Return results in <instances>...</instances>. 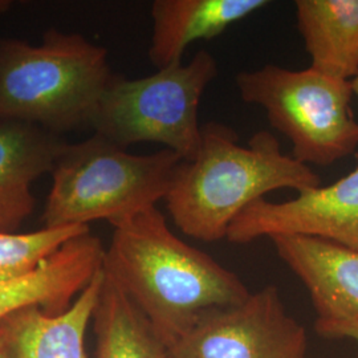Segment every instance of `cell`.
<instances>
[{"mask_svg": "<svg viewBox=\"0 0 358 358\" xmlns=\"http://www.w3.org/2000/svg\"><path fill=\"white\" fill-rule=\"evenodd\" d=\"M112 226L103 271L169 349L205 313L241 304L251 294L235 272L170 230L157 206Z\"/></svg>", "mask_w": 358, "mask_h": 358, "instance_id": "1", "label": "cell"}, {"mask_svg": "<svg viewBox=\"0 0 358 358\" xmlns=\"http://www.w3.org/2000/svg\"><path fill=\"white\" fill-rule=\"evenodd\" d=\"M317 186L319 176L284 153L272 133L260 130L243 146L234 129L207 122L198 153L179 162L164 201L186 236L213 243L227 239L232 222L267 192Z\"/></svg>", "mask_w": 358, "mask_h": 358, "instance_id": "2", "label": "cell"}, {"mask_svg": "<svg viewBox=\"0 0 358 358\" xmlns=\"http://www.w3.org/2000/svg\"><path fill=\"white\" fill-rule=\"evenodd\" d=\"M115 77L108 50L75 32L51 28L38 44L0 38V120L53 134L90 125Z\"/></svg>", "mask_w": 358, "mask_h": 358, "instance_id": "3", "label": "cell"}, {"mask_svg": "<svg viewBox=\"0 0 358 358\" xmlns=\"http://www.w3.org/2000/svg\"><path fill=\"white\" fill-rule=\"evenodd\" d=\"M182 158L161 149L131 154L99 134L65 143L51 171L44 227L110 224L164 201Z\"/></svg>", "mask_w": 358, "mask_h": 358, "instance_id": "4", "label": "cell"}, {"mask_svg": "<svg viewBox=\"0 0 358 358\" xmlns=\"http://www.w3.org/2000/svg\"><path fill=\"white\" fill-rule=\"evenodd\" d=\"M217 76V59L205 50L187 64L158 69L150 76H115L96 106L90 127L108 141L127 149L152 142L182 159H192L202 141L198 109Z\"/></svg>", "mask_w": 358, "mask_h": 358, "instance_id": "5", "label": "cell"}, {"mask_svg": "<svg viewBox=\"0 0 358 358\" xmlns=\"http://www.w3.org/2000/svg\"><path fill=\"white\" fill-rule=\"evenodd\" d=\"M235 83L244 103L262 106L271 127L291 141L296 161L331 166L356 150L352 81L310 66L294 71L267 64L238 73Z\"/></svg>", "mask_w": 358, "mask_h": 358, "instance_id": "6", "label": "cell"}, {"mask_svg": "<svg viewBox=\"0 0 358 358\" xmlns=\"http://www.w3.org/2000/svg\"><path fill=\"white\" fill-rule=\"evenodd\" d=\"M306 328L285 310L273 285L243 303L205 313L170 348L171 358H306Z\"/></svg>", "mask_w": 358, "mask_h": 358, "instance_id": "7", "label": "cell"}, {"mask_svg": "<svg viewBox=\"0 0 358 358\" xmlns=\"http://www.w3.org/2000/svg\"><path fill=\"white\" fill-rule=\"evenodd\" d=\"M276 235L320 238L358 251V165L332 185L297 192L294 199H257L232 222L227 241L245 244Z\"/></svg>", "mask_w": 358, "mask_h": 358, "instance_id": "8", "label": "cell"}, {"mask_svg": "<svg viewBox=\"0 0 358 358\" xmlns=\"http://www.w3.org/2000/svg\"><path fill=\"white\" fill-rule=\"evenodd\" d=\"M269 241L307 288L316 320L358 322V251L301 235H276Z\"/></svg>", "mask_w": 358, "mask_h": 358, "instance_id": "9", "label": "cell"}, {"mask_svg": "<svg viewBox=\"0 0 358 358\" xmlns=\"http://www.w3.org/2000/svg\"><path fill=\"white\" fill-rule=\"evenodd\" d=\"M105 248L90 232L65 243L36 271L0 282V321L28 308L60 315L103 269Z\"/></svg>", "mask_w": 358, "mask_h": 358, "instance_id": "10", "label": "cell"}, {"mask_svg": "<svg viewBox=\"0 0 358 358\" xmlns=\"http://www.w3.org/2000/svg\"><path fill=\"white\" fill-rule=\"evenodd\" d=\"M66 142L36 125L0 120V234L17 232L36 207L32 185L51 173Z\"/></svg>", "mask_w": 358, "mask_h": 358, "instance_id": "11", "label": "cell"}, {"mask_svg": "<svg viewBox=\"0 0 358 358\" xmlns=\"http://www.w3.org/2000/svg\"><path fill=\"white\" fill-rule=\"evenodd\" d=\"M266 0H154L149 59L157 69L182 63L196 40H211L268 6Z\"/></svg>", "mask_w": 358, "mask_h": 358, "instance_id": "12", "label": "cell"}, {"mask_svg": "<svg viewBox=\"0 0 358 358\" xmlns=\"http://www.w3.org/2000/svg\"><path fill=\"white\" fill-rule=\"evenodd\" d=\"M294 7L309 66L336 78H356L358 0H297Z\"/></svg>", "mask_w": 358, "mask_h": 358, "instance_id": "13", "label": "cell"}, {"mask_svg": "<svg viewBox=\"0 0 358 358\" xmlns=\"http://www.w3.org/2000/svg\"><path fill=\"white\" fill-rule=\"evenodd\" d=\"M103 282V267L60 315L28 308L10 316L20 358H87L85 336Z\"/></svg>", "mask_w": 358, "mask_h": 358, "instance_id": "14", "label": "cell"}, {"mask_svg": "<svg viewBox=\"0 0 358 358\" xmlns=\"http://www.w3.org/2000/svg\"><path fill=\"white\" fill-rule=\"evenodd\" d=\"M92 324L93 358H171L152 324L105 271Z\"/></svg>", "mask_w": 358, "mask_h": 358, "instance_id": "15", "label": "cell"}, {"mask_svg": "<svg viewBox=\"0 0 358 358\" xmlns=\"http://www.w3.org/2000/svg\"><path fill=\"white\" fill-rule=\"evenodd\" d=\"M90 231L88 226H63L0 234V282L29 275L65 243Z\"/></svg>", "mask_w": 358, "mask_h": 358, "instance_id": "16", "label": "cell"}, {"mask_svg": "<svg viewBox=\"0 0 358 358\" xmlns=\"http://www.w3.org/2000/svg\"><path fill=\"white\" fill-rule=\"evenodd\" d=\"M315 331L325 338H349L358 344V322L316 320Z\"/></svg>", "mask_w": 358, "mask_h": 358, "instance_id": "17", "label": "cell"}, {"mask_svg": "<svg viewBox=\"0 0 358 358\" xmlns=\"http://www.w3.org/2000/svg\"><path fill=\"white\" fill-rule=\"evenodd\" d=\"M0 358H20L15 343L10 317L0 321Z\"/></svg>", "mask_w": 358, "mask_h": 358, "instance_id": "18", "label": "cell"}, {"mask_svg": "<svg viewBox=\"0 0 358 358\" xmlns=\"http://www.w3.org/2000/svg\"><path fill=\"white\" fill-rule=\"evenodd\" d=\"M11 7H13V1L11 0H0V17L4 13H8Z\"/></svg>", "mask_w": 358, "mask_h": 358, "instance_id": "19", "label": "cell"}, {"mask_svg": "<svg viewBox=\"0 0 358 358\" xmlns=\"http://www.w3.org/2000/svg\"><path fill=\"white\" fill-rule=\"evenodd\" d=\"M352 87H353V93L358 99V76L352 80Z\"/></svg>", "mask_w": 358, "mask_h": 358, "instance_id": "20", "label": "cell"}]
</instances>
